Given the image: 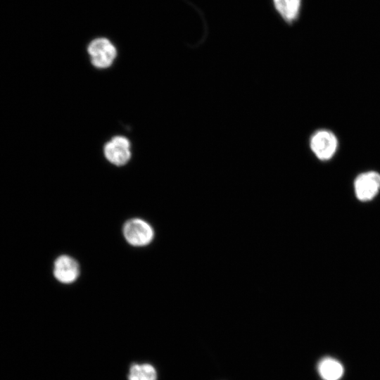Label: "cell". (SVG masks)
I'll list each match as a JSON object with an SVG mask.
<instances>
[{
  "label": "cell",
  "instance_id": "6da1fadb",
  "mask_svg": "<svg viewBox=\"0 0 380 380\" xmlns=\"http://www.w3.org/2000/svg\"><path fill=\"white\" fill-rule=\"evenodd\" d=\"M87 51L92 65L100 69L110 66L117 55L115 46L106 37L93 39L88 45Z\"/></svg>",
  "mask_w": 380,
  "mask_h": 380
},
{
  "label": "cell",
  "instance_id": "7a4b0ae2",
  "mask_svg": "<svg viewBox=\"0 0 380 380\" xmlns=\"http://www.w3.org/2000/svg\"><path fill=\"white\" fill-rule=\"evenodd\" d=\"M336 135L328 129H319L314 132L310 139V149L321 160L331 159L338 148Z\"/></svg>",
  "mask_w": 380,
  "mask_h": 380
},
{
  "label": "cell",
  "instance_id": "3957f363",
  "mask_svg": "<svg viewBox=\"0 0 380 380\" xmlns=\"http://www.w3.org/2000/svg\"><path fill=\"white\" fill-rule=\"evenodd\" d=\"M123 234L129 244L143 246L153 240L154 232L148 222L141 219L133 218L125 224Z\"/></svg>",
  "mask_w": 380,
  "mask_h": 380
},
{
  "label": "cell",
  "instance_id": "277c9868",
  "mask_svg": "<svg viewBox=\"0 0 380 380\" xmlns=\"http://www.w3.org/2000/svg\"><path fill=\"white\" fill-rule=\"evenodd\" d=\"M354 190L360 201L372 200L380 190V174L374 171L360 174L355 179Z\"/></svg>",
  "mask_w": 380,
  "mask_h": 380
},
{
  "label": "cell",
  "instance_id": "5b68a950",
  "mask_svg": "<svg viewBox=\"0 0 380 380\" xmlns=\"http://www.w3.org/2000/svg\"><path fill=\"white\" fill-rule=\"evenodd\" d=\"M106 158L117 166L125 165L131 158L130 143L122 136H116L104 146Z\"/></svg>",
  "mask_w": 380,
  "mask_h": 380
},
{
  "label": "cell",
  "instance_id": "8992f818",
  "mask_svg": "<svg viewBox=\"0 0 380 380\" xmlns=\"http://www.w3.org/2000/svg\"><path fill=\"white\" fill-rule=\"evenodd\" d=\"M80 273L76 260L68 255L59 256L54 262L53 274L56 279L63 284L74 282Z\"/></svg>",
  "mask_w": 380,
  "mask_h": 380
},
{
  "label": "cell",
  "instance_id": "52a82bcc",
  "mask_svg": "<svg viewBox=\"0 0 380 380\" xmlns=\"http://www.w3.org/2000/svg\"><path fill=\"white\" fill-rule=\"evenodd\" d=\"M317 371L322 380H340L344 374V367L336 358L325 357L319 361Z\"/></svg>",
  "mask_w": 380,
  "mask_h": 380
},
{
  "label": "cell",
  "instance_id": "ba28073f",
  "mask_svg": "<svg viewBox=\"0 0 380 380\" xmlns=\"http://www.w3.org/2000/svg\"><path fill=\"white\" fill-rule=\"evenodd\" d=\"M278 13L287 22L295 20L299 13L301 0H273Z\"/></svg>",
  "mask_w": 380,
  "mask_h": 380
},
{
  "label": "cell",
  "instance_id": "9c48e42d",
  "mask_svg": "<svg viewBox=\"0 0 380 380\" xmlns=\"http://www.w3.org/2000/svg\"><path fill=\"white\" fill-rule=\"evenodd\" d=\"M156 369L148 363H134L129 368L128 380H156Z\"/></svg>",
  "mask_w": 380,
  "mask_h": 380
}]
</instances>
